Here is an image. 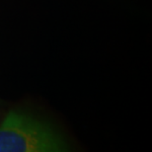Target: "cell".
I'll return each instance as SVG.
<instances>
[{"mask_svg":"<svg viewBox=\"0 0 152 152\" xmlns=\"http://www.w3.org/2000/svg\"><path fill=\"white\" fill-rule=\"evenodd\" d=\"M69 150L67 141L53 126L23 112H9L0 124V152Z\"/></svg>","mask_w":152,"mask_h":152,"instance_id":"1","label":"cell"}]
</instances>
